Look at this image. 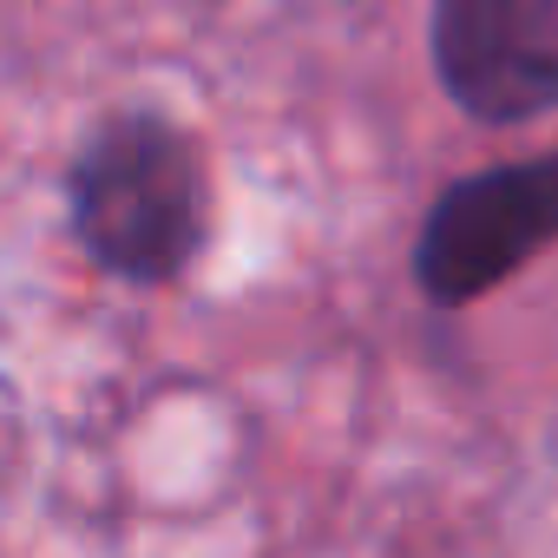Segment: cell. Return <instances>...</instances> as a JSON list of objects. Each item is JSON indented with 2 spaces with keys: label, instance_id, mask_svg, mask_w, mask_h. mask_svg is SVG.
<instances>
[{
  "label": "cell",
  "instance_id": "obj_1",
  "mask_svg": "<svg viewBox=\"0 0 558 558\" xmlns=\"http://www.w3.org/2000/svg\"><path fill=\"white\" fill-rule=\"evenodd\" d=\"M66 223L119 283H178L210 243V165L197 132L158 106L106 112L66 165Z\"/></svg>",
  "mask_w": 558,
  "mask_h": 558
},
{
  "label": "cell",
  "instance_id": "obj_2",
  "mask_svg": "<svg viewBox=\"0 0 558 558\" xmlns=\"http://www.w3.org/2000/svg\"><path fill=\"white\" fill-rule=\"evenodd\" d=\"M558 243V151L453 178L414 230V290L434 310H466Z\"/></svg>",
  "mask_w": 558,
  "mask_h": 558
},
{
  "label": "cell",
  "instance_id": "obj_3",
  "mask_svg": "<svg viewBox=\"0 0 558 558\" xmlns=\"http://www.w3.org/2000/svg\"><path fill=\"white\" fill-rule=\"evenodd\" d=\"M434 80L473 125H532L558 112V0H434Z\"/></svg>",
  "mask_w": 558,
  "mask_h": 558
}]
</instances>
